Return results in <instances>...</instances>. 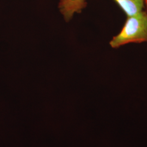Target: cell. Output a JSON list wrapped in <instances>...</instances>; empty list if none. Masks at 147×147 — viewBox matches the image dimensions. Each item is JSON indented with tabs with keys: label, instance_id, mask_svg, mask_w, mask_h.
Segmentation results:
<instances>
[{
	"label": "cell",
	"instance_id": "cell-4",
	"mask_svg": "<svg viewBox=\"0 0 147 147\" xmlns=\"http://www.w3.org/2000/svg\"><path fill=\"white\" fill-rule=\"evenodd\" d=\"M145 3H146V5H147V0H145Z\"/></svg>",
	"mask_w": 147,
	"mask_h": 147
},
{
	"label": "cell",
	"instance_id": "cell-1",
	"mask_svg": "<svg viewBox=\"0 0 147 147\" xmlns=\"http://www.w3.org/2000/svg\"><path fill=\"white\" fill-rule=\"evenodd\" d=\"M143 42H147V13L142 11L127 17L121 31L113 37L110 44L113 48H118L129 43Z\"/></svg>",
	"mask_w": 147,
	"mask_h": 147
},
{
	"label": "cell",
	"instance_id": "cell-2",
	"mask_svg": "<svg viewBox=\"0 0 147 147\" xmlns=\"http://www.w3.org/2000/svg\"><path fill=\"white\" fill-rule=\"evenodd\" d=\"M87 6L86 0H60L59 8L65 20L69 21L74 13H80Z\"/></svg>",
	"mask_w": 147,
	"mask_h": 147
},
{
	"label": "cell",
	"instance_id": "cell-3",
	"mask_svg": "<svg viewBox=\"0 0 147 147\" xmlns=\"http://www.w3.org/2000/svg\"><path fill=\"white\" fill-rule=\"evenodd\" d=\"M127 16L136 15L142 11L145 0H113Z\"/></svg>",
	"mask_w": 147,
	"mask_h": 147
}]
</instances>
